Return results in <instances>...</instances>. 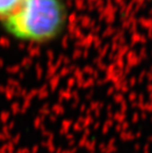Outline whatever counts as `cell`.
<instances>
[{"mask_svg": "<svg viewBox=\"0 0 152 153\" xmlns=\"http://www.w3.org/2000/svg\"><path fill=\"white\" fill-rule=\"evenodd\" d=\"M21 2L22 0H0V18L8 17Z\"/></svg>", "mask_w": 152, "mask_h": 153, "instance_id": "2", "label": "cell"}, {"mask_svg": "<svg viewBox=\"0 0 152 153\" xmlns=\"http://www.w3.org/2000/svg\"><path fill=\"white\" fill-rule=\"evenodd\" d=\"M4 28L12 37L31 42H47L60 34L65 23L61 0H22L3 19Z\"/></svg>", "mask_w": 152, "mask_h": 153, "instance_id": "1", "label": "cell"}]
</instances>
